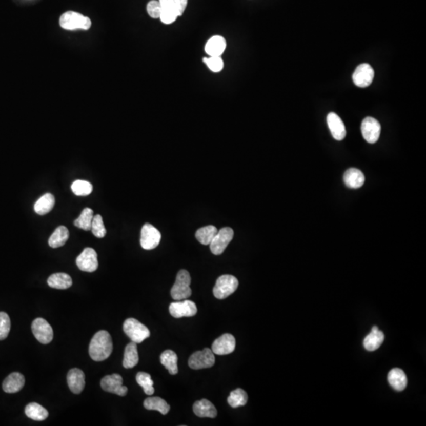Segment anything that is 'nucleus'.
Returning a JSON list of instances; mask_svg holds the SVG:
<instances>
[{"mask_svg": "<svg viewBox=\"0 0 426 426\" xmlns=\"http://www.w3.org/2000/svg\"><path fill=\"white\" fill-rule=\"evenodd\" d=\"M113 351L111 335L107 331L96 332L89 343L90 358L95 361H102L109 358Z\"/></svg>", "mask_w": 426, "mask_h": 426, "instance_id": "obj_1", "label": "nucleus"}, {"mask_svg": "<svg viewBox=\"0 0 426 426\" xmlns=\"http://www.w3.org/2000/svg\"><path fill=\"white\" fill-rule=\"evenodd\" d=\"M191 277L188 271L180 270L177 274L176 280L171 290V295L175 301L187 299L191 296L190 288Z\"/></svg>", "mask_w": 426, "mask_h": 426, "instance_id": "obj_2", "label": "nucleus"}, {"mask_svg": "<svg viewBox=\"0 0 426 426\" xmlns=\"http://www.w3.org/2000/svg\"><path fill=\"white\" fill-rule=\"evenodd\" d=\"M59 25L63 29L67 30L84 29L88 30L91 27L92 22L86 16L74 11H67L59 18Z\"/></svg>", "mask_w": 426, "mask_h": 426, "instance_id": "obj_3", "label": "nucleus"}, {"mask_svg": "<svg viewBox=\"0 0 426 426\" xmlns=\"http://www.w3.org/2000/svg\"><path fill=\"white\" fill-rule=\"evenodd\" d=\"M124 331L132 342L140 343L150 336L149 329L134 318H129L124 323Z\"/></svg>", "mask_w": 426, "mask_h": 426, "instance_id": "obj_4", "label": "nucleus"}, {"mask_svg": "<svg viewBox=\"0 0 426 426\" xmlns=\"http://www.w3.org/2000/svg\"><path fill=\"white\" fill-rule=\"evenodd\" d=\"M238 287V280L236 277L231 275H224L216 280L213 288V295L218 299H225L232 295Z\"/></svg>", "mask_w": 426, "mask_h": 426, "instance_id": "obj_5", "label": "nucleus"}, {"mask_svg": "<svg viewBox=\"0 0 426 426\" xmlns=\"http://www.w3.org/2000/svg\"><path fill=\"white\" fill-rule=\"evenodd\" d=\"M214 353L212 349L205 348L203 351H196L189 358V367L193 370L211 368L215 364Z\"/></svg>", "mask_w": 426, "mask_h": 426, "instance_id": "obj_6", "label": "nucleus"}, {"mask_svg": "<svg viewBox=\"0 0 426 426\" xmlns=\"http://www.w3.org/2000/svg\"><path fill=\"white\" fill-rule=\"evenodd\" d=\"M234 237V231L231 228H224L218 231L211 241L210 250L215 255H220L228 247Z\"/></svg>", "mask_w": 426, "mask_h": 426, "instance_id": "obj_7", "label": "nucleus"}, {"mask_svg": "<svg viewBox=\"0 0 426 426\" xmlns=\"http://www.w3.org/2000/svg\"><path fill=\"white\" fill-rule=\"evenodd\" d=\"M161 234L159 230L150 224H146L142 227L140 232V246L146 250H153L159 246Z\"/></svg>", "mask_w": 426, "mask_h": 426, "instance_id": "obj_8", "label": "nucleus"}, {"mask_svg": "<svg viewBox=\"0 0 426 426\" xmlns=\"http://www.w3.org/2000/svg\"><path fill=\"white\" fill-rule=\"evenodd\" d=\"M124 379L119 374L108 375L100 381V386L104 391L110 393L115 394L120 396H125L128 389L123 384Z\"/></svg>", "mask_w": 426, "mask_h": 426, "instance_id": "obj_9", "label": "nucleus"}, {"mask_svg": "<svg viewBox=\"0 0 426 426\" xmlns=\"http://www.w3.org/2000/svg\"><path fill=\"white\" fill-rule=\"evenodd\" d=\"M32 331L35 338L42 344H48L53 339L52 326L43 318H36L32 323Z\"/></svg>", "mask_w": 426, "mask_h": 426, "instance_id": "obj_10", "label": "nucleus"}, {"mask_svg": "<svg viewBox=\"0 0 426 426\" xmlns=\"http://www.w3.org/2000/svg\"><path fill=\"white\" fill-rule=\"evenodd\" d=\"M171 315L175 318L193 317L197 313V306L190 300H181L171 303L169 307Z\"/></svg>", "mask_w": 426, "mask_h": 426, "instance_id": "obj_11", "label": "nucleus"}, {"mask_svg": "<svg viewBox=\"0 0 426 426\" xmlns=\"http://www.w3.org/2000/svg\"><path fill=\"white\" fill-rule=\"evenodd\" d=\"M77 267L83 272H93L98 269L97 253L94 249H85L76 260Z\"/></svg>", "mask_w": 426, "mask_h": 426, "instance_id": "obj_12", "label": "nucleus"}, {"mask_svg": "<svg viewBox=\"0 0 426 426\" xmlns=\"http://www.w3.org/2000/svg\"><path fill=\"white\" fill-rule=\"evenodd\" d=\"M361 134L364 140L368 143L373 144L378 140L380 135V123L373 117H367L361 123Z\"/></svg>", "mask_w": 426, "mask_h": 426, "instance_id": "obj_13", "label": "nucleus"}, {"mask_svg": "<svg viewBox=\"0 0 426 426\" xmlns=\"http://www.w3.org/2000/svg\"><path fill=\"white\" fill-rule=\"evenodd\" d=\"M352 78L354 84L358 87H368L374 78V70L370 64H361L354 70Z\"/></svg>", "mask_w": 426, "mask_h": 426, "instance_id": "obj_14", "label": "nucleus"}, {"mask_svg": "<svg viewBox=\"0 0 426 426\" xmlns=\"http://www.w3.org/2000/svg\"><path fill=\"white\" fill-rule=\"evenodd\" d=\"M236 346L235 338L231 334H224L213 342L212 345V352L218 355H226L235 351Z\"/></svg>", "mask_w": 426, "mask_h": 426, "instance_id": "obj_15", "label": "nucleus"}, {"mask_svg": "<svg viewBox=\"0 0 426 426\" xmlns=\"http://www.w3.org/2000/svg\"><path fill=\"white\" fill-rule=\"evenodd\" d=\"M67 383L73 393H82L86 385V377L83 370L77 368L70 370L67 374Z\"/></svg>", "mask_w": 426, "mask_h": 426, "instance_id": "obj_16", "label": "nucleus"}, {"mask_svg": "<svg viewBox=\"0 0 426 426\" xmlns=\"http://www.w3.org/2000/svg\"><path fill=\"white\" fill-rule=\"evenodd\" d=\"M328 126L330 129L331 134L334 139L342 140L346 137V128L343 121L337 114L331 112L327 117Z\"/></svg>", "mask_w": 426, "mask_h": 426, "instance_id": "obj_17", "label": "nucleus"}, {"mask_svg": "<svg viewBox=\"0 0 426 426\" xmlns=\"http://www.w3.org/2000/svg\"><path fill=\"white\" fill-rule=\"evenodd\" d=\"M25 385V377L20 373H12L4 380L3 389L7 393H16L21 391Z\"/></svg>", "mask_w": 426, "mask_h": 426, "instance_id": "obj_18", "label": "nucleus"}, {"mask_svg": "<svg viewBox=\"0 0 426 426\" xmlns=\"http://www.w3.org/2000/svg\"><path fill=\"white\" fill-rule=\"evenodd\" d=\"M193 410L194 414L200 418H215L217 416L216 408L208 399H201L194 402Z\"/></svg>", "mask_w": 426, "mask_h": 426, "instance_id": "obj_19", "label": "nucleus"}, {"mask_svg": "<svg viewBox=\"0 0 426 426\" xmlns=\"http://www.w3.org/2000/svg\"><path fill=\"white\" fill-rule=\"evenodd\" d=\"M344 184L351 189H358L364 184V175L357 168L347 170L343 175Z\"/></svg>", "mask_w": 426, "mask_h": 426, "instance_id": "obj_20", "label": "nucleus"}, {"mask_svg": "<svg viewBox=\"0 0 426 426\" xmlns=\"http://www.w3.org/2000/svg\"><path fill=\"white\" fill-rule=\"evenodd\" d=\"M384 340V335L379 330L377 326L372 328L371 332L364 338V348L369 351H374L378 349Z\"/></svg>", "mask_w": 426, "mask_h": 426, "instance_id": "obj_21", "label": "nucleus"}, {"mask_svg": "<svg viewBox=\"0 0 426 426\" xmlns=\"http://www.w3.org/2000/svg\"><path fill=\"white\" fill-rule=\"evenodd\" d=\"M389 384L398 392H402L408 385V377L401 369L395 368L391 370L388 375Z\"/></svg>", "mask_w": 426, "mask_h": 426, "instance_id": "obj_22", "label": "nucleus"}, {"mask_svg": "<svg viewBox=\"0 0 426 426\" xmlns=\"http://www.w3.org/2000/svg\"><path fill=\"white\" fill-rule=\"evenodd\" d=\"M226 40L220 36H212L206 45V52L210 56H221L226 49Z\"/></svg>", "mask_w": 426, "mask_h": 426, "instance_id": "obj_23", "label": "nucleus"}, {"mask_svg": "<svg viewBox=\"0 0 426 426\" xmlns=\"http://www.w3.org/2000/svg\"><path fill=\"white\" fill-rule=\"evenodd\" d=\"M72 279L68 274L59 273L52 274L48 279V286L55 289L65 290L72 286Z\"/></svg>", "mask_w": 426, "mask_h": 426, "instance_id": "obj_24", "label": "nucleus"}, {"mask_svg": "<svg viewBox=\"0 0 426 426\" xmlns=\"http://www.w3.org/2000/svg\"><path fill=\"white\" fill-rule=\"evenodd\" d=\"M139 361L138 351L136 342H131L127 344L124 351V358L123 361L124 368H134Z\"/></svg>", "mask_w": 426, "mask_h": 426, "instance_id": "obj_25", "label": "nucleus"}, {"mask_svg": "<svg viewBox=\"0 0 426 426\" xmlns=\"http://www.w3.org/2000/svg\"><path fill=\"white\" fill-rule=\"evenodd\" d=\"M55 204V197L52 194H45L36 200L34 205V211L38 215L43 216L51 212Z\"/></svg>", "mask_w": 426, "mask_h": 426, "instance_id": "obj_26", "label": "nucleus"}, {"mask_svg": "<svg viewBox=\"0 0 426 426\" xmlns=\"http://www.w3.org/2000/svg\"><path fill=\"white\" fill-rule=\"evenodd\" d=\"M160 362L165 366L170 374L176 375L178 373V357L173 351L167 350L164 351L160 355Z\"/></svg>", "mask_w": 426, "mask_h": 426, "instance_id": "obj_27", "label": "nucleus"}, {"mask_svg": "<svg viewBox=\"0 0 426 426\" xmlns=\"http://www.w3.org/2000/svg\"><path fill=\"white\" fill-rule=\"evenodd\" d=\"M69 236H70V233L65 226L58 227L50 237L48 244L52 248H58L65 245Z\"/></svg>", "mask_w": 426, "mask_h": 426, "instance_id": "obj_28", "label": "nucleus"}, {"mask_svg": "<svg viewBox=\"0 0 426 426\" xmlns=\"http://www.w3.org/2000/svg\"><path fill=\"white\" fill-rule=\"evenodd\" d=\"M25 413L28 418H31L34 421H44L48 417V411L42 405L36 402L28 404L25 409Z\"/></svg>", "mask_w": 426, "mask_h": 426, "instance_id": "obj_29", "label": "nucleus"}, {"mask_svg": "<svg viewBox=\"0 0 426 426\" xmlns=\"http://www.w3.org/2000/svg\"><path fill=\"white\" fill-rule=\"evenodd\" d=\"M144 407L149 411H157L163 415L168 414L170 405L165 399L160 397H149L144 401Z\"/></svg>", "mask_w": 426, "mask_h": 426, "instance_id": "obj_30", "label": "nucleus"}, {"mask_svg": "<svg viewBox=\"0 0 426 426\" xmlns=\"http://www.w3.org/2000/svg\"><path fill=\"white\" fill-rule=\"evenodd\" d=\"M217 232L218 230L216 227L209 225L197 230L195 236L197 241L201 243L202 245L208 246L210 244Z\"/></svg>", "mask_w": 426, "mask_h": 426, "instance_id": "obj_31", "label": "nucleus"}, {"mask_svg": "<svg viewBox=\"0 0 426 426\" xmlns=\"http://www.w3.org/2000/svg\"><path fill=\"white\" fill-rule=\"evenodd\" d=\"M248 395L247 392L241 389H237L232 391L228 398V402L231 408H238L247 404Z\"/></svg>", "mask_w": 426, "mask_h": 426, "instance_id": "obj_32", "label": "nucleus"}, {"mask_svg": "<svg viewBox=\"0 0 426 426\" xmlns=\"http://www.w3.org/2000/svg\"><path fill=\"white\" fill-rule=\"evenodd\" d=\"M93 219V209H89V208H86V209H83V212L80 213V216L74 221V225L77 228L85 230V231H90L91 228H92Z\"/></svg>", "mask_w": 426, "mask_h": 426, "instance_id": "obj_33", "label": "nucleus"}, {"mask_svg": "<svg viewBox=\"0 0 426 426\" xmlns=\"http://www.w3.org/2000/svg\"><path fill=\"white\" fill-rule=\"evenodd\" d=\"M136 380L142 389H144L145 393L148 395H152L154 393L155 389L153 388V381L150 375L145 372H139L136 376Z\"/></svg>", "mask_w": 426, "mask_h": 426, "instance_id": "obj_34", "label": "nucleus"}, {"mask_svg": "<svg viewBox=\"0 0 426 426\" xmlns=\"http://www.w3.org/2000/svg\"><path fill=\"white\" fill-rule=\"evenodd\" d=\"M93 190V185L85 180H76L71 185V190L77 196L89 195Z\"/></svg>", "mask_w": 426, "mask_h": 426, "instance_id": "obj_35", "label": "nucleus"}, {"mask_svg": "<svg viewBox=\"0 0 426 426\" xmlns=\"http://www.w3.org/2000/svg\"><path fill=\"white\" fill-rule=\"evenodd\" d=\"M91 231L93 235L98 238H102L106 235V228L104 225L103 218L100 215H96L93 216V222H92V228Z\"/></svg>", "mask_w": 426, "mask_h": 426, "instance_id": "obj_36", "label": "nucleus"}, {"mask_svg": "<svg viewBox=\"0 0 426 426\" xmlns=\"http://www.w3.org/2000/svg\"><path fill=\"white\" fill-rule=\"evenodd\" d=\"M11 331V319L7 313L0 312V340H4L8 336Z\"/></svg>", "mask_w": 426, "mask_h": 426, "instance_id": "obj_37", "label": "nucleus"}, {"mask_svg": "<svg viewBox=\"0 0 426 426\" xmlns=\"http://www.w3.org/2000/svg\"><path fill=\"white\" fill-rule=\"evenodd\" d=\"M203 61L212 72H219L224 68V62L221 56H210V58H204Z\"/></svg>", "mask_w": 426, "mask_h": 426, "instance_id": "obj_38", "label": "nucleus"}, {"mask_svg": "<svg viewBox=\"0 0 426 426\" xmlns=\"http://www.w3.org/2000/svg\"><path fill=\"white\" fill-rule=\"evenodd\" d=\"M161 5L159 1L152 0L148 4L147 12L149 15L153 18H159L161 14Z\"/></svg>", "mask_w": 426, "mask_h": 426, "instance_id": "obj_39", "label": "nucleus"}, {"mask_svg": "<svg viewBox=\"0 0 426 426\" xmlns=\"http://www.w3.org/2000/svg\"><path fill=\"white\" fill-rule=\"evenodd\" d=\"M176 12L175 11H168V10H161L160 18L161 22L166 25L171 24L176 20Z\"/></svg>", "mask_w": 426, "mask_h": 426, "instance_id": "obj_40", "label": "nucleus"}, {"mask_svg": "<svg viewBox=\"0 0 426 426\" xmlns=\"http://www.w3.org/2000/svg\"><path fill=\"white\" fill-rule=\"evenodd\" d=\"M174 7L178 16H181L184 14L186 8H187L188 0H173Z\"/></svg>", "mask_w": 426, "mask_h": 426, "instance_id": "obj_41", "label": "nucleus"}, {"mask_svg": "<svg viewBox=\"0 0 426 426\" xmlns=\"http://www.w3.org/2000/svg\"><path fill=\"white\" fill-rule=\"evenodd\" d=\"M162 10H168V11H175L173 0H159ZM176 12V11H175ZM177 14V13H176ZM178 15V14H177Z\"/></svg>", "mask_w": 426, "mask_h": 426, "instance_id": "obj_42", "label": "nucleus"}]
</instances>
